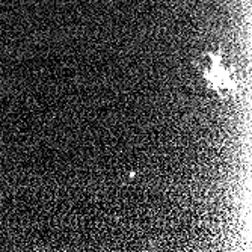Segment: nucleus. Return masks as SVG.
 Masks as SVG:
<instances>
[{
	"label": "nucleus",
	"instance_id": "f257e3e1",
	"mask_svg": "<svg viewBox=\"0 0 252 252\" xmlns=\"http://www.w3.org/2000/svg\"><path fill=\"white\" fill-rule=\"evenodd\" d=\"M209 65H204L202 73L204 79L207 82V86L223 98H230L237 94V79L234 71L230 70V66L223 63V58L220 52L209 53Z\"/></svg>",
	"mask_w": 252,
	"mask_h": 252
}]
</instances>
